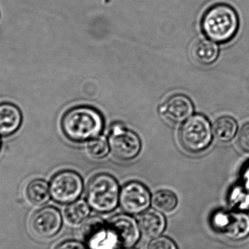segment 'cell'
Here are the masks:
<instances>
[{"instance_id":"19","label":"cell","mask_w":249,"mask_h":249,"mask_svg":"<svg viewBox=\"0 0 249 249\" xmlns=\"http://www.w3.org/2000/svg\"><path fill=\"white\" fill-rule=\"evenodd\" d=\"M152 206L162 213H170L178 206V198L173 192L162 190L157 192L152 196Z\"/></svg>"},{"instance_id":"10","label":"cell","mask_w":249,"mask_h":249,"mask_svg":"<svg viewBox=\"0 0 249 249\" xmlns=\"http://www.w3.org/2000/svg\"><path fill=\"white\" fill-rule=\"evenodd\" d=\"M62 225V218L58 209L45 207L34 213L31 219V231L34 235L42 239L55 236Z\"/></svg>"},{"instance_id":"8","label":"cell","mask_w":249,"mask_h":249,"mask_svg":"<svg viewBox=\"0 0 249 249\" xmlns=\"http://www.w3.org/2000/svg\"><path fill=\"white\" fill-rule=\"evenodd\" d=\"M108 142L113 155L121 160H130L136 158L142 148L138 135L122 124L112 126Z\"/></svg>"},{"instance_id":"14","label":"cell","mask_w":249,"mask_h":249,"mask_svg":"<svg viewBox=\"0 0 249 249\" xmlns=\"http://www.w3.org/2000/svg\"><path fill=\"white\" fill-rule=\"evenodd\" d=\"M166 225L162 213L155 210L143 212L139 216V226L142 233L146 238H157L163 232Z\"/></svg>"},{"instance_id":"5","label":"cell","mask_w":249,"mask_h":249,"mask_svg":"<svg viewBox=\"0 0 249 249\" xmlns=\"http://www.w3.org/2000/svg\"><path fill=\"white\" fill-rule=\"evenodd\" d=\"M49 187L54 201L67 204L79 198L83 190V181L77 173L65 170L59 171L52 177Z\"/></svg>"},{"instance_id":"21","label":"cell","mask_w":249,"mask_h":249,"mask_svg":"<svg viewBox=\"0 0 249 249\" xmlns=\"http://www.w3.org/2000/svg\"><path fill=\"white\" fill-rule=\"evenodd\" d=\"M231 201L235 206L240 209L249 207V193L243 187H238L232 190L231 195Z\"/></svg>"},{"instance_id":"22","label":"cell","mask_w":249,"mask_h":249,"mask_svg":"<svg viewBox=\"0 0 249 249\" xmlns=\"http://www.w3.org/2000/svg\"><path fill=\"white\" fill-rule=\"evenodd\" d=\"M146 249H178L175 243L168 237H157L147 244Z\"/></svg>"},{"instance_id":"24","label":"cell","mask_w":249,"mask_h":249,"mask_svg":"<svg viewBox=\"0 0 249 249\" xmlns=\"http://www.w3.org/2000/svg\"><path fill=\"white\" fill-rule=\"evenodd\" d=\"M54 249H88L86 245L80 241L69 240L58 244Z\"/></svg>"},{"instance_id":"6","label":"cell","mask_w":249,"mask_h":249,"mask_svg":"<svg viewBox=\"0 0 249 249\" xmlns=\"http://www.w3.org/2000/svg\"><path fill=\"white\" fill-rule=\"evenodd\" d=\"M80 234L88 249H121L108 224L101 218L88 219L80 228Z\"/></svg>"},{"instance_id":"9","label":"cell","mask_w":249,"mask_h":249,"mask_svg":"<svg viewBox=\"0 0 249 249\" xmlns=\"http://www.w3.org/2000/svg\"><path fill=\"white\" fill-rule=\"evenodd\" d=\"M120 205L129 214L143 213L149 208L151 196L149 190L142 183L131 181L123 187L120 193Z\"/></svg>"},{"instance_id":"13","label":"cell","mask_w":249,"mask_h":249,"mask_svg":"<svg viewBox=\"0 0 249 249\" xmlns=\"http://www.w3.org/2000/svg\"><path fill=\"white\" fill-rule=\"evenodd\" d=\"M23 122V115L18 107L14 104H0V136L7 137L15 134Z\"/></svg>"},{"instance_id":"7","label":"cell","mask_w":249,"mask_h":249,"mask_svg":"<svg viewBox=\"0 0 249 249\" xmlns=\"http://www.w3.org/2000/svg\"><path fill=\"white\" fill-rule=\"evenodd\" d=\"M211 225L233 241H241L249 235V216L244 212L218 211L212 215Z\"/></svg>"},{"instance_id":"17","label":"cell","mask_w":249,"mask_h":249,"mask_svg":"<svg viewBox=\"0 0 249 249\" xmlns=\"http://www.w3.org/2000/svg\"><path fill=\"white\" fill-rule=\"evenodd\" d=\"M212 129L213 136L218 141L228 142L236 135L238 124L232 117H221L215 121Z\"/></svg>"},{"instance_id":"11","label":"cell","mask_w":249,"mask_h":249,"mask_svg":"<svg viewBox=\"0 0 249 249\" xmlns=\"http://www.w3.org/2000/svg\"><path fill=\"white\" fill-rule=\"evenodd\" d=\"M108 227L121 248H131L140 238L136 220L127 214H117L111 218Z\"/></svg>"},{"instance_id":"3","label":"cell","mask_w":249,"mask_h":249,"mask_svg":"<svg viewBox=\"0 0 249 249\" xmlns=\"http://www.w3.org/2000/svg\"><path fill=\"white\" fill-rule=\"evenodd\" d=\"M120 198L118 181L112 176L100 174L88 184L86 199L90 207L98 213H107L116 209Z\"/></svg>"},{"instance_id":"26","label":"cell","mask_w":249,"mask_h":249,"mask_svg":"<svg viewBox=\"0 0 249 249\" xmlns=\"http://www.w3.org/2000/svg\"><path fill=\"white\" fill-rule=\"evenodd\" d=\"M1 136H0V151H1Z\"/></svg>"},{"instance_id":"1","label":"cell","mask_w":249,"mask_h":249,"mask_svg":"<svg viewBox=\"0 0 249 249\" xmlns=\"http://www.w3.org/2000/svg\"><path fill=\"white\" fill-rule=\"evenodd\" d=\"M61 130L66 137L83 142L98 137L105 126L102 114L90 107H77L65 112L61 119Z\"/></svg>"},{"instance_id":"15","label":"cell","mask_w":249,"mask_h":249,"mask_svg":"<svg viewBox=\"0 0 249 249\" xmlns=\"http://www.w3.org/2000/svg\"><path fill=\"white\" fill-rule=\"evenodd\" d=\"M219 49L216 42L211 39H201L197 41L193 49L192 55L199 64L210 65L217 59Z\"/></svg>"},{"instance_id":"16","label":"cell","mask_w":249,"mask_h":249,"mask_svg":"<svg viewBox=\"0 0 249 249\" xmlns=\"http://www.w3.org/2000/svg\"><path fill=\"white\" fill-rule=\"evenodd\" d=\"M26 196L32 204L35 206L45 204L51 197L48 182L41 178H35L29 181L26 186Z\"/></svg>"},{"instance_id":"23","label":"cell","mask_w":249,"mask_h":249,"mask_svg":"<svg viewBox=\"0 0 249 249\" xmlns=\"http://www.w3.org/2000/svg\"><path fill=\"white\" fill-rule=\"evenodd\" d=\"M238 144L240 147L249 153V123L244 124L238 134Z\"/></svg>"},{"instance_id":"27","label":"cell","mask_w":249,"mask_h":249,"mask_svg":"<svg viewBox=\"0 0 249 249\" xmlns=\"http://www.w3.org/2000/svg\"><path fill=\"white\" fill-rule=\"evenodd\" d=\"M125 249H134V248H125Z\"/></svg>"},{"instance_id":"4","label":"cell","mask_w":249,"mask_h":249,"mask_svg":"<svg viewBox=\"0 0 249 249\" xmlns=\"http://www.w3.org/2000/svg\"><path fill=\"white\" fill-rule=\"evenodd\" d=\"M213 137V129L209 120L202 115L190 117L181 127L179 139L183 147L193 153L203 152L209 147Z\"/></svg>"},{"instance_id":"18","label":"cell","mask_w":249,"mask_h":249,"mask_svg":"<svg viewBox=\"0 0 249 249\" xmlns=\"http://www.w3.org/2000/svg\"><path fill=\"white\" fill-rule=\"evenodd\" d=\"M90 213V206L85 200L73 202L64 211L66 220L71 225H78L86 220Z\"/></svg>"},{"instance_id":"12","label":"cell","mask_w":249,"mask_h":249,"mask_svg":"<svg viewBox=\"0 0 249 249\" xmlns=\"http://www.w3.org/2000/svg\"><path fill=\"white\" fill-rule=\"evenodd\" d=\"M159 112L167 122L179 124L191 117L194 112V106L187 96L178 94L170 98L161 105Z\"/></svg>"},{"instance_id":"2","label":"cell","mask_w":249,"mask_h":249,"mask_svg":"<svg viewBox=\"0 0 249 249\" xmlns=\"http://www.w3.org/2000/svg\"><path fill=\"white\" fill-rule=\"evenodd\" d=\"M201 28L204 35L217 43H227L238 33L239 18L233 7L219 3L209 7L202 17Z\"/></svg>"},{"instance_id":"25","label":"cell","mask_w":249,"mask_h":249,"mask_svg":"<svg viewBox=\"0 0 249 249\" xmlns=\"http://www.w3.org/2000/svg\"><path fill=\"white\" fill-rule=\"evenodd\" d=\"M242 179L246 187L249 190V164L246 165L242 171Z\"/></svg>"},{"instance_id":"20","label":"cell","mask_w":249,"mask_h":249,"mask_svg":"<svg viewBox=\"0 0 249 249\" xmlns=\"http://www.w3.org/2000/svg\"><path fill=\"white\" fill-rule=\"evenodd\" d=\"M104 136H98L91 139L88 145L89 153L93 158L102 159L109 153V146Z\"/></svg>"}]
</instances>
